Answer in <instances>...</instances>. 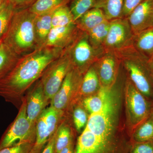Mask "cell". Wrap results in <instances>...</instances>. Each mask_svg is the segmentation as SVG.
Masks as SVG:
<instances>
[{"label":"cell","instance_id":"cell-7","mask_svg":"<svg viewBox=\"0 0 153 153\" xmlns=\"http://www.w3.org/2000/svg\"><path fill=\"white\" fill-rule=\"evenodd\" d=\"M109 22L108 33L102 45L104 52H117L133 45L134 36L127 18Z\"/></svg>","mask_w":153,"mask_h":153},{"label":"cell","instance_id":"cell-4","mask_svg":"<svg viewBox=\"0 0 153 153\" xmlns=\"http://www.w3.org/2000/svg\"><path fill=\"white\" fill-rule=\"evenodd\" d=\"M127 70L136 88L153 102V78L148 64L149 57L135 49L133 45L116 52Z\"/></svg>","mask_w":153,"mask_h":153},{"label":"cell","instance_id":"cell-26","mask_svg":"<svg viewBox=\"0 0 153 153\" xmlns=\"http://www.w3.org/2000/svg\"><path fill=\"white\" fill-rule=\"evenodd\" d=\"M74 23L73 15L67 5L59 7L52 14V28L65 27Z\"/></svg>","mask_w":153,"mask_h":153},{"label":"cell","instance_id":"cell-19","mask_svg":"<svg viewBox=\"0 0 153 153\" xmlns=\"http://www.w3.org/2000/svg\"><path fill=\"white\" fill-rule=\"evenodd\" d=\"M124 0H96L93 8L100 9L108 21L122 17Z\"/></svg>","mask_w":153,"mask_h":153},{"label":"cell","instance_id":"cell-34","mask_svg":"<svg viewBox=\"0 0 153 153\" xmlns=\"http://www.w3.org/2000/svg\"><path fill=\"white\" fill-rule=\"evenodd\" d=\"M13 4L16 10L29 7L36 0H9Z\"/></svg>","mask_w":153,"mask_h":153},{"label":"cell","instance_id":"cell-39","mask_svg":"<svg viewBox=\"0 0 153 153\" xmlns=\"http://www.w3.org/2000/svg\"><path fill=\"white\" fill-rule=\"evenodd\" d=\"M152 113L153 114V104H152Z\"/></svg>","mask_w":153,"mask_h":153},{"label":"cell","instance_id":"cell-35","mask_svg":"<svg viewBox=\"0 0 153 153\" xmlns=\"http://www.w3.org/2000/svg\"><path fill=\"white\" fill-rule=\"evenodd\" d=\"M57 133L51 137L44 149L40 153H55V146Z\"/></svg>","mask_w":153,"mask_h":153},{"label":"cell","instance_id":"cell-32","mask_svg":"<svg viewBox=\"0 0 153 153\" xmlns=\"http://www.w3.org/2000/svg\"><path fill=\"white\" fill-rule=\"evenodd\" d=\"M130 153H153V142H133Z\"/></svg>","mask_w":153,"mask_h":153},{"label":"cell","instance_id":"cell-28","mask_svg":"<svg viewBox=\"0 0 153 153\" xmlns=\"http://www.w3.org/2000/svg\"><path fill=\"white\" fill-rule=\"evenodd\" d=\"M72 141L71 132L66 126L61 127L57 132L55 142V153H59Z\"/></svg>","mask_w":153,"mask_h":153},{"label":"cell","instance_id":"cell-29","mask_svg":"<svg viewBox=\"0 0 153 153\" xmlns=\"http://www.w3.org/2000/svg\"><path fill=\"white\" fill-rule=\"evenodd\" d=\"M58 112V111L51 106L44 110L41 113L47 125L49 134L51 137L54 134L57 126Z\"/></svg>","mask_w":153,"mask_h":153},{"label":"cell","instance_id":"cell-12","mask_svg":"<svg viewBox=\"0 0 153 153\" xmlns=\"http://www.w3.org/2000/svg\"><path fill=\"white\" fill-rule=\"evenodd\" d=\"M79 32L74 23L65 27L52 28L44 46L66 49L74 42Z\"/></svg>","mask_w":153,"mask_h":153},{"label":"cell","instance_id":"cell-23","mask_svg":"<svg viewBox=\"0 0 153 153\" xmlns=\"http://www.w3.org/2000/svg\"><path fill=\"white\" fill-rule=\"evenodd\" d=\"M70 0H36L29 9L37 16L54 12L61 6L67 5Z\"/></svg>","mask_w":153,"mask_h":153},{"label":"cell","instance_id":"cell-27","mask_svg":"<svg viewBox=\"0 0 153 153\" xmlns=\"http://www.w3.org/2000/svg\"><path fill=\"white\" fill-rule=\"evenodd\" d=\"M95 1L96 0H73L69 8L74 17V22L93 8Z\"/></svg>","mask_w":153,"mask_h":153},{"label":"cell","instance_id":"cell-24","mask_svg":"<svg viewBox=\"0 0 153 153\" xmlns=\"http://www.w3.org/2000/svg\"><path fill=\"white\" fill-rule=\"evenodd\" d=\"M100 82L96 69L91 66L86 71L80 83V90L84 94H91L99 89Z\"/></svg>","mask_w":153,"mask_h":153},{"label":"cell","instance_id":"cell-36","mask_svg":"<svg viewBox=\"0 0 153 153\" xmlns=\"http://www.w3.org/2000/svg\"><path fill=\"white\" fill-rule=\"evenodd\" d=\"M74 145L72 141L68 146L63 149L59 153H74Z\"/></svg>","mask_w":153,"mask_h":153},{"label":"cell","instance_id":"cell-11","mask_svg":"<svg viewBox=\"0 0 153 153\" xmlns=\"http://www.w3.org/2000/svg\"><path fill=\"white\" fill-rule=\"evenodd\" d=\"M120 61L117 53L114 52H104L95 61L97 69L95 68L101 86L114 85Z\"/></svg>","mask_w":153,"mask_h":153},{"label":"cell","instance_id":"cell-20","mask_svg":"<svg viewBox=\"0 0 153 153\" xmlns=\"http://www.w3.org/2000/svg\"><path fill=\"white\" fill-rule=\"evenodd\" d=\"M113 85L110 86H100L98 92L95 95L89 97L84 100V107L90 114L101 110L104 106Z\"/></svg>","mask_w":153,"mask_h":153},{"label":"cell","instance_id":"cell-3","mask_svg":"<svg viewBox=\"0 0 153 153\" xmlns=\"http://www.w3.org/2000/svg\"><path fill=\"white\" fill-rule=\"evenodd\" d=\"M36 14L29 8L15 11L3 42L19 57L37 48L35 32Z\"/></svg>","mask_w":153,"mask_h":153},{"label":"cell","instance_id":"cell-21","mask_svg":"<svg viewBox=\"0 0 153 153\" xmlns=\"http://www.w3.org/2000/svg\"><path fill=\"white\" fill-rule=\"evenodd\" d=\"M132 136L134 142H153V114H151L137 126Z\"/></svg>","mask_w":153,"mask_h":153},{"label":"cell","instance_id":"cell-16","mask_svg":"<svg viewBox=\"0 0 153 153\" xmlns=\"http://www.w3.org/2000/svg\"><path fill=\"white\" fill-rule=\"evenodd\" d=\"M53 12L36 16L35 32L37 48L44 46L52 29V18Z\"/></svg>","mask_w":153,"mask_h":153},{"label":"cell","instance_id":"cell-22","mask_svg":"<svg viewBox=\"0 0 153 153\" xmlns=\"http://www.w3.org/2000/svg\"><path fill=\"white\" fill-rule=\"evenodd\" d=\"M109 25V21L106 20L85 33L88 36L89 43L94 49H103L102 45L107 36Z\"/></svg>","mask_w":153,"mask_h":153},{"label":"cell","instance_id":"cell-10","mask_svg":"<svg viewBox=\"0 0 153 153\" xmlns=\"http://www.w3.org/2000/svg\"><path fill=\"white\" fill-rule=\"evenodd\" d=\"M127 19L134 36L153 27V0H144Z\"/></svg>","mask_w":153,"mask_h":153},{"label":"cell","instance_id":"cell-8","mask_svg":"<svg viewBox=\"0 0 153 153\" xmlns=\"http://www.w3.org/2000/svg\"><path fill=\"white\" fill-rule=\"evenodd\" d=\"M126 101L128 113L133 125H138L152 112L153 102L136 88L131 80L126 86Z\"/></svg>","mask_w":153,"mask_h":153},{"label":"cell","instance_id":"cell-6","mask_svg":"<svg viewBox=\"0 0 153 153\" xmlns=\"http://www.w3.org/2000/svg\"><path fill=\"white\" fill-rule=\"evenodd\" d=\"M73 68L82 71L95 62L104 52L103 49H96L92 47L87 34L80 31L74 42L66 48Z\"/></svg>","mask_w":153,"mask_h":153},{"label":"cell","instance_id":"cell-2","mask_svg":"<svg viewBox=\"0 0 153 153\" xmlns=\"http://www.w3.org/2000/svg\"><path fill=\"white\" fill-rule=\"evenodd\" d=\"M64 50L42 46L19 57L10 73L0 81V95L10 100L16 97L44 74Z\"/></svg>","mask_w":153,"mask_h":153},{"label":"cell","instance_id":"cell-13","mask_svg":"<svg viewBox=\"0 0 153 153\" xmlns=\"http://www.w3.org/2000/svg\"><path fill=\"white\" fill-rule=\"evenodd\" d=\"M77 70L73 67L67 74L60 89L52 98V106L58 111L64 109L79 82Z\"/></svg>","mask_w":153,"mask_h":153},{"label":"cell","instance_id":"cell-38","mask_svg":"<svg viewBox=\"0 0 153 153\" xmlns=\"http://www.w3.org/2000/svg\"><path fill=\"white\" fill-rule=\"evenodd\" d=\"M6 0H0V7L5 2Z\"/></svg>","mask_w":153,"mask_h":153},{"label":"cell","instance_id":"cell-5","mask_svg":"<svg viewBox=\"0 0 153 153\" xmlns=\"http://www.w3.org/2000/svg\"><path fill=\"white\" fill-rule=\"evenodd\" d=\"M72 67L69 54L65 49L62 55L48 66L43 74L41 82L46 99H52Z\"/></svg>","mask_w":153,"mask_h":153},{"label":"cell","instance_id":"cell-1","mask_svg":"<svg viewBox=\"0 0 153 153\" xmlns=\"http://www.w3.org/2000/svg\"><path fill=\"white\" fill-rule=\"evenodd\" d=\"M118 103L111 97L101 110L91 114L74 153H130L131 145L119 138L114 130Z\"/></svg>","mask_w":153,"mask_h":153},{"label":"cell","instance_id":"cell-37","mask_svg":"<svg viewBox=\"0 0 153 153\" xmlns=\"http://www.w3.org/2000/svg\"><path fill=\"white\" fill-rule=\"evenodd\" d=\"M148 64L153 78V55L148 59Z\"/></svg>","mask_w":153,"mask_h":153},{"label":"cell","instance_id":"cell-31","mask_svg":"<svg viewBox=\"0 0 153 153\" xmlns=\"http://www.w3.org/2000/svg\"><path fill=\"white\" fill-rule=\"evenodd\" d=\"M33 145L30 143H22L2 149L0 153H30Z\"/></svg>","mask_w":153,"mask_h":153},{"label":"cell","instance_id":"cell-33","mask_svg":"<svg viewBox=\"0 0 153 153\" xmlns=\"http://www.w3.org/2000/svg\"><path fill=\"white\" fill-rule=\"evenodd\" d=\"M144 0H124L122 17L127 18L132 11Z\"/></svg>","mask_w":153,"mask_h":153},{"label":"cell","instance_id":"cell-18","mask_svg":"<svg viewBox=\"0 0 153 153\" xmlns=\"http://www.w3.org/2000/svg\"><path fill=\"white\" fill-rule=\"evenodd\" d=\"M133 45L140 53L148 57L153 55V27L144 30L134 37Z\"/></svg>","mask_w":153,"mask_h":153},{"label":"cell","instance_id":"cell-25","mask_svg":"<svg viewBox=\"0 0 153 153\" xmlns=\"http://www.w3.org/2000/svg\"><path fill=\"white\" fill-rule=\"evenodd\" d=\"M16 10L15 7L9 0H6L0 7V44L7 32Z\"/></svg>","mask_w":153,"mask_h":153},{"label":"cell","instance_id":"cell-40","mask_svg":"<svg viewBox=\"0 0 153 153\" xmlns=\"http://www.w3.org/2000/svg\"><path fill=\"white\" fill-rule=\"evenodd\" d=\"M1 43H2V42H1Z\"/></svg>","mask_w":153,"mask_h":153},{"label":"cell","instance_id":"cell-14","mask_svg":"<svg viewBox=\"0 0 153 153\" xmlns=\"http://www.w3.org/2000/svg\"><path fill=\"white\" fill-rule=\"evenodd\" d=\"M46 98L42 82H38L31 94L26 105V113L28 120L32 124L40 116L43 111Z\"/></svg>","mask_w":153,"mask_h":153},{"label":"cell","instance_id":"cell-15","mask_svg":"<svg viewBox=\"0 0 153 153\" xmlns=\"http://www.w3.org/2000/svg\"><path fill=\"white\" fill-rule=\"evenodd\" d=\"M106 20H107L101 10L93 8L76 20L74 24L78 30L87 33Z\"/></svg>","mask_w":153,"mask_h":153},{"label":"cell","instance_id":"cell-9","mask_svg":"<svg viewBox=\"0 0 153 153\" xmlns=\"http://www.w3.org/2000/svg\"><path fill=\"white\" fill-rule=\"evenodd\" d=\"M32 124L27 117L26 105H24L16 120L0 140V150L22 143L34 144L31 130Z\"/></svg>","mask_w":153,"mask_h":153},{"label":"cell","instance_id":"cell-17","mask_svg":"<svg viewBox=\"0 0 153 153\" xmlns=\"http://www.w3.org/2000/svg\"><path fill=\"white\" fill-rule=\"evenodd\" d=\"M19 57L7 44L2 42L0 44V81L10 73Z\"/></svg>","mask_w":153,"mask_h":153},{"label":"cell","instance_id":"cell-30","mask_svg":"<svg viewBox=\"0 0 153 153\" xmlns=\"http://www.w3.org/2000/svg\"><path fill=\"white\" fill-rule=\"evenodd\" d=\"M73 119L75 127L79 131L86 126L88 117L85 111L78 108L74 111Z\"/></svg>","mask_w":153,"mask_h":153}]
</instances>
